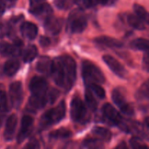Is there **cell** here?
<instances>
[{"label": "cell", "instance_id": "6da1fadb", "mask_svg": "<svg viewBox=\"0 0 149 149\" xmlns=\"http://www.w3.org/2000/svg\"><path fill=\"white\" fill-rule=\"evenodd\" d=\"M51 75L60 87L69 90L77 77V64L72 57L64 55L53 60Z\"/></svg>", "mask_w": 149, "mask_h": 149}, {"label": "cell", "instance_id": "7a4b0ae2", "mask_svg": "<svg viewBox=\"0 0 149 149\" xmlns=\"http://www.w3.org/2000/svg\"><path fill=\"white\" fill-rule=\"evenodd\" d=\"M66 107L64 101H61L58 105L49 109L43 114L40 120V126L42 128H47L60 122L65 117Z\"/></svg>", "mask_w": 149, "mask_h": 149}, {"label": "cell", "instance_id": "3957f363", "mask_svg": "<svg viewBox=\"0 0 149 149\" xmlns=\"http://www.w3.org/2000/svg\"><path fill=\"white\" fill-rule=\"evenodd\" d=\"M82 76L87 86L91 83L100 84L106 80L101 70L90 61H84L82 63Z\"/></svg>", "mask_w": 149, "mask_h": 149}, {"label": "cell", "instance_id": "277c9868", "mask_svg": "<svg viewBox=\"0 0 149 149\" xmlns=\"http://www.w3.org/2000/svg\"><path fill=\"white\" fill-rule=\"evenodd\" d=\"M68 29L72 33H81L87 26V20L81 10H74L68 18Z\"/></svg>", "mask_w": 149, "mask_h": 149}, {"label": "cell", "instance_id": "5b68a950", "mask_svg": "<svg viewBox=\"0 0 149 149\" xmlns=\"http://www.w3.org/2000/svg\"><path fill=\"white\" fill-rule=\"evenodd\" d=\"M112 100L116 106L121 110L124 114L127 115H132L134 114V108L127 101L123 92L120 89H115L112 91Z\"/></svg>", "mask_w": 149, "mask_h": 149}, {"label": "cell", "instance_id": "8992f818", "mask_svg": "<svg viewBox=\"0 0 149 149\" xmlns=\"http://www.w3.org/2000/svg\"><path fill=\"white\" fill-rule=\"evenodd\" d=\"M87 116V108L79 96H74L71 102V117L74 122H81Z\"/></svg>", "mask_w": 149, "mask_h": 149}, {"label": "cell", "instance_id": "52a82bcc", "mask_svg": "<svg viewBox=\"0 0 149 149\" xmlns=\"http://www.w3.org/2000/svg\"><path fill=\"white\" fill-rule=\"evenodd\" d=\"M23 86L20 82L17 81L12 83L10 86V97L12 105L17 108L21 105L23 101Z\"/></svg>", "mask_w": 149, "mask_h": 149}, {"label": "cell", "instance_id": "ba28073f", "mask_svg": "<svg viewBox=\"0 0 149 149\" xmlns=\"http://www.w3.org/2000/svg\"><path fill=\"white\" fill-rule=\"evenodd\" d=\"M29 86L32 95H46L47 82L43 77L39 76L32 77Z\"/></svg>", "mask_w": 149, "mask_h": 149}, {"label": "cell", "instance_id": "9c48e42d", "mask_svg": "<svg viewBox=\"0 0 149 149\" xmlns=\"http://www.w3.org/2000/svg\"><path fill=\"white\" fill-rule=\"evenodd\" d=\"M33 118L30 115H24L21 120V124L17 137V143H20L31 134L33 129Z\"/></svg>", "mask_w": 149, "mask_h": 149}, {"label": "cell", "instance_id": "30bf717a", "mask_svg": "<svg viewBox=\"0 0 149 149\" xmlns=\"http://www.w3.org/2000/svg\"><path fill=\"white\" fill-rule=\"evenodd\" d=\"M103 60L112 72L120 77H125L127 75V71L124 66L118 60L110 55H104Z\"/></svg>", "mask_w": 149, "mask_h": 149}, {"label": "cell", "instance_id": "8fae6325", "mask_svg": "<svg viewBox=\"0 0 149 149\" xmlns=\"http://www.w3.org/2000/svg\"><path fill=\"white\" fill-rule=\"evenodd\" d=\"M102 111L105 116L113 122V124L119 126H123L122 123V118L117 110L112 106L111 104L106 103L102 108Z\"/></svg>", "mask_w": 149, "mask_h": 149}, {"label": "cell", "instance_id": "7c38bea8", "mask_svg": "<svg viewBox=\"0 0 149 149\" xmlns=\"http://www.w3.org/2000/svg\"><path fill=\"white\" fill-rule=\"evenodd\" d=\"M17 124V118L15 114H12L7 119L5 129L4 131V137L7 141L13 140L15 132L16 127Z\"/></svg>", "mask_w": 149, "mask_h": 149}, {"label": "cell", "instance_id": "4fadbf2b", "mask_svg": "<svg viewBox=\"0 0 149 149\" xmlns=\"http://www.w3.org/2000/svg\"><path fill=\"white\" fill-rule=\"evenodd\" d=\"M62 26V20L59 18H56L50 16L45 20V29L52 34H58L60 31L61 30Z\"/></svg>", "mask_w": 149, "mask_h": 149}, {"label": "cell", "instance_id": "5bb4252c", "mask_svg": "<svg viewBox=\"0 0 149 149\" xmlns=\"http://www.w3.org/2000/svg\"><path fill=\"white\" fill-rule=\"evenodd\" d=\"M20 32L24 37L31 40L37 36L38 28L36 24L31 22H24L20 26Z\"/></svg>", "mask_w": 149, "mask_h": 149}, {"label": "cell", "instance_id": "9a60e30c", "mask_svg": "<svg viewBox=\"0 0 149 149\" xmlns=\"http://www.w3.org/2000/svg\"><path fill=\"white\" fill-rule=\"evenodd\" d=\"M95 42L103 46L108 47V48H122L123 46V43L120 40L115 38L107 36H100L96 37L95 39Z\"/></svg>", "mask_w": 149, "mask_h": 149}, {"label": "cell", "instance_id": "2e32d148", "mask_svg": "<svg viewBox=\"0 0 149 149\" xmlns=\"http://www.w3.org/2000/svg\"><path fill=\"white\" fill-rule=\"evenodd\" d=\"M53 61L47 56H42L38 61L36 64V70L39 72L43 74H51Z\"/></svg>", "mask_w": 149, "mask_h": 149}, {"label": "cell", "instance_id": "e0dca14e", "mask_svg": "<svg viewBox=\"0 0 149 149\" xmlns=\"http://www.w3.org/2000/svg\"><path fill=\"white\" fill-rule=\"evenodd\" d=\"M30 11L34 15L46 18L47 19V18L51 16V14L52 13V9L49 4L45 3V4H42V5L39 6V7H35V8L33 9H30Z\"/></svg>", "mask_w": 149, "mask_h": 149}, {"label": "cell", "instance_id": "ac0fdd59", "mask_svg": "<svg viewBox=\"0 0 149 149\" xmlns=\"http://www.w3.org/2000/svg\"><path fill=\"white\" fill-rule=\"evenodd\" d=\"M48 96L46 95H31L29 99V105L33 109H40L46 105Z\"/></svg>", "mask_w": 149, "mask_h": 149}, {"label": "cell", "instance_id": "d6986e66", "mask_svg": "<svg viewBox=\"0 0 149 149\" xmlns=\"http://www.w3.org/2000/svg\"><path fill=\"white\" fill-rule=\"evenodd\" d=\"M20 68V63L18 61L11 59L5 63L4 67V72L7 76H13Z\"/></svg>", "mask_w": 149, "mask_h": 149}, {"label": "cell", "instance_id": "ffe728a7", "mask_svg": "<svg viewBox=\"0 0 149 149\" xmlns=\"http://www.w3.org/2000/svg\"><path fill=\"white\" fill-rule=\"evenodd\" d=\"M127 22L131 27L138 30H143L145 29V24L137 15L133 14H128L127 15Z\"/></svg>", "mask_w": 149, "mask_h": 149}, {"label": "cell", "instance_id": "44dd1931", "mask_svg": "<svg viewBox=\"0 0 149 149\" xmlns=\"http://www.w3.org/2000/svg\"><path fill=\"white\" fill-rule=\"evenodd\" d=\"M93 134L98 137L100 140H103L105 142L110 141L111 139V132L108 129L104 128V127H95L93 130Z\"/></svg>", "mask_w": 149, "mask_h": 149}, {"label": "cell", "instance_id": "7402d4cb", "mask_svg": "<svg viewBox=\"0 0 149 149\" xmlns=\"http://www.w3.org/2000/svg\"><path fill=\"white\" fill-rule=\"evenodd\" d=\"M17 45H13L7 42L0 43V53L4 56H13L17 53Z\"/></svg>", "mask_w": 149, "mask_h": 149}, {"label": "cell", "instance_id": "603a6c76", "mask_svg": "<svg viewBox=\"0 0 149 149\" xmlns=\"http://www.w3.org/2000/svg\"><path fill=\"white\" fill-rule=\"evenodd\" d=\"M72 136L71 130L65 128H61L54 130L49 133V137L52 139H65Z\"/></svg>", "mask_w": 149, "mask_h": 149}, {"label": "cell", "instance_id": "cb8c5ba5", "mask_svg": "<svg viewBox=\"0 0 149 149\" xmlns=\"http://www.w3.org/2000/svg\"><path fill=\"white\" fill-rule=\"evenodd\" d=\"M38 54V49L35 45H31L28 47L23 53V61L26 63L31 62L36 57Z\"/></svg>", "mask_w": 149, "mask_h": 149}, {"label": "cell", "instance_id": "d4e9b609", "mask_svg": "<svg viewBox=\"0 0 149 149\" xmlns=\"http://www.w3.org/2000/svg\"><path fill=\"white\" fill-rule=\"evenodd\" d=\"M131 47L139 51H149V39L138 38L130 43Z\"/></svg>", "mask_w": 149, "mask_h": 149}, {"label": "cell", "instance_id": "484cf974", "mask_svg": "<svg viewBox=\"0 0 149 149\" xmlns=\"http://www.w3.org/2000/svg\"><path fill=\"white\" fill-rule=\"evenodd\" d=\"M84 145L86 149H105L104 145L100 139H87L84 140Z\"/></svg>", "mask_w": 149, "mask_h": 149}, {"label": "cell", "instance_id": "4316f807", "mask_svg": "<svg viewBox=\"0 0 149 149\" xmlns=\"http://www.w3.org/2000/svg\"><path fill=\"white\" fill-rule=\"evenodd\" d=\"M136 15L145 23H149V13L144 8L143 6L140 4H135L133 7Z\"/></svg>", "mask_w": 149, "mask_h": 149}, {"label": "cell", "instance_id": "83f0119b", "mask_svg": "<svg viewBox=\"0 0 149 149\" xmlns=\"http://www.w3.org/2000/svg\"><path fill=\"white\" fill-rule=\"evenodd\" d=\"M85 100L87 105L90 110H95L97 109V101H96L94 96H93V92L92 91L91 89L89 87H87V90L85 91Z\"/></svg>", "mask_w": 149, "mask_h": 149}, {"label": "cell", "instance_id": "f1b7e54d", "mask_svg": "<svg viewBox=\"0 0 149 149\" xmlns=\"http://www.w3.org/2000/svg\"><path fill=\"white\" fill-rule=\"evenodd\" d=\"M87 87L90 88L92 91L93 92V93H95L100 99H104L105 96H106L105 90L97 83H91V84L88 85Z\"/></svg>", "mask_w": 149, "mask_h": 149}, {"label": "cell", "instance_id": "f546056e", "mask_svg": "<svg viewBox=\"0 0 149 149\" xmlns=\"http://www.w3.org/2000/svg\"><path fill=\"white\" fill-rule=\"evenodd\" d=\"M130 145L132 149H149L148 146L138 137H132L130 140Z\"/></svg>", "mask_w": 149, "mask_h": 149}, {"label": "cell", "instance_id": "4dcf8cb0", "mask_svg": "<svg viewBox=\"0 0 149 149\" xmlns=\"http://www.w3.org/2000/svg\"><path fill=\"white\" fill-rule=\"evenodd\" d=\"M138 96L141 98H146V99H149V80H146L138 91Z\"/></svg>", "mask_w": 149, "mask_h": 149}, {"label": "cell", "instance_id": "1f68e13d", "mask_svg": "<svg viewBox=\"0 0 149 149\" xmlns=\"http://www.w3.org/2000/svg\"><path fill=\"white\" fill-rule=\"evenodd\" d=\"M7 110V99L6 93L0 91V114L4 113Z\"/></svg>", "mask_w": 149, "mask_h": 149}, {"label": "cell", "instance_id": "d6a6232c", "mask_svg": "<svg viewBox=\"0 0 149 149\" xmlns=\"http://www.w3.org/2000/svg\"><path fill=\"white\" fill-rule=\"evenodd\" d=\"M95 0H74V2L81 9H88L95 5Z\"/></svg>", "mask_w": 149, "mask_h": 149}, {"label": "cell", "instance_id": "836d02e7", "mask_svg": "<svg viewBox=\"0 0 149 149\" xmlns=\"http://www.w3.org/2000/svg\"><path fill=\"white\" fill-rule=\"evenodd\" d=\"M23 149H40V144L36 139L33 138L25 145Z\"/></svg>", "mask_w": 149, "mask_h": 149}, {"label": "cell", "instance_id": "e575fe53", "mask_svg": "<svg viewBox=\"0 0 149 149\" xmlns=\"http://www.w3.org/2000/svg\"><path fill=\"white\" fill-rule=\"evenodd\" d=\"M55 4L59 9H67L71 5V0H55Z\"/></svg>", "mask_w": 149, "mask_h": 149}, {"label": "cell", "instance_id": "d590c367", "mask_svg": "<svg viewBox=\"0 0 149 149\" xmlns=\"http://www.w3.org/2000/svg\"><path fill=\"white\" fill-rule=\"evenodd\" d=\"M29 1H30V9L35 8L46 3V0H29Z\"/></svg>", "mask_w": 149, "mask_h": 149}, {"label": "cell", "instance_id": "8d00e7d4", "mask_svg": "<svg viewBox=\"0 0 149 149\" xmlns=\"http://www.w3.org/2000/svg\"><path fill=\"white\" fill-rule=\"evenodd\" d=\"M96 2L105 6H111L116 2L117 0H95Z\"/></svg>", "mask_w": 149, "mask_h": 149}, {"label": "cell", "instance_id": "74e56055", "mask_svg": "<svg viewBox=\"0 0 149 149\" xmlns=\"http://www.w3.org/2000/svg\"><path fill=\"white\" fill-rule=\"evenodd\" d=\"M60 149H76V145L74 142L68 141L64 143Z\"/></svg>", "mask_w": 149, "mask_h": 149}, {"label": "cell", "instance_id": "f35d334b", "mask_svg": "<svg viewBox=\"0 0 149 149\" xmlns=\"http://www.w3.org/2000/svg\"><path fill=\"white\" fill-rule=\"evenodd\" d=\"M39 43L43 47H47L49 46V44H50V40L48 37H41L40 39H39Z\"/></svg>", "mask_w": 149, "mask_h": 149}, {"label": "cell", "instance_id": "ab89813d", "mask_svg": "<svg viewBox=\"0 0 149 149\" xmlns=\"http://www.w3.org/2000/svg\"><path fill=\"white\" fill-rule=\"evenodd\" d=\"M113 149H128V148L125 142H122V143H119V144L116 147H115Z\"/></svg>", "mask_w": 149, "mask_h": 149}, {"label": "cell", "instance_id": "60d3db41", "mask_svg": "<svg viewBox=\"0 0 149 149\" xmlns=\"http://www.w3.org/2000/svg\"><path fill=\"white\" fill-rule=\"evenodd\" d=\"M4 9H5V4H4L3 0H0V14L4 13Z\"/></svg>", "mask_w": 149, "mask_h": 149}, {"label": "cell", "instance_id": "b9f144b4", "mask_svg": "<svg viewBox=\"0 0 149 149\" xmlns=\"http://www.w3.org/2000/svg\"><path fill=\"white\" fill-rule=\"evenodd\" d=\"M144 124H145V127L149 131V116L146 118L145 121H144Z\"/></svg>", "mask_w": 149, "mask_h": 149}, {"label": "cell", "instance_id": "7bdbcfd3", "mask_svg": "<svg viewBox=\"0 0 149 149\" xmlns=\"http://www.w3.org/2000/svg\"><path fill=\"white\" fill-rule=\"evenodd\" d=\"M7 1H8L9 2H10V3H15L16 1H17V0H7Z\"/></svg>", "mask_w": 149, "mask_h": 149}, {"label": "cell", "instance_id": "ee69618b", "mask_svg": "<svg viewBox=\"0 0 149 149\" xmlns=\"http://www.w3.org/2000/svg\"><path fill=\"white\" fill-rule=\"evenodd\" d=\"M1 120H0V127H1Z\"/></svg>", "mask_w": 149, "mask_h": 149}, {"label": "cell", "instance_id": "f6af8a7d", "mask_svg": "<svg viewBox=\"0 0 149 149\" xmlns=\"http://www.w3.org/2000/svg\"><path fill=\"white\" fill-rule=\"evenodd\" d=\"M148 71H149V63H148Z\"/></svg>", "mask_w": 149, "mask_h": 149}]
</instances>
